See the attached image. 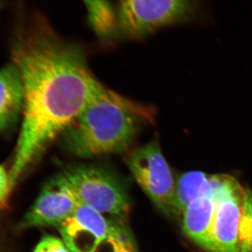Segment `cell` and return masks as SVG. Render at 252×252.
<instances>
[{"mask_svg": "<svg viewBox=\"0 0 252 252\" xmlns=\"http://www.w3.org/2000/svg\"><path fill=\"white\" fill-rule=\"evenodd\" d=\"M20 11L11 58L22 80L23 120L9 173L11 189L105 89L80 45L59 34L42 11Z\"/></svg>", "mask_w": 252, "mask_h": 252, "instance_id": "cell-1", "label": "cell"}, {"mask_svg": "<svg viewBox=\"0 0 252 252\" xmlns=\"http://www.w3.org/2000/svg\"><path fill=\"white\" fill-rule=\"evenodd\" d=\"M155 118L152 106L105 87L64 129L60 140L63 148L77 157L122 153Z\"/></svg>", "mask_w": 252, "mask_h": 252, "instance_id": "cell-2", "label": "cell"}, {"mask_svg": "<svg viewBox=\"0 0 252 252\" xmlns=\"http://www.w3.org/2000/svg\"><path fill=\"white\" fill-rule=\"evenodd\" d=\"M119 39L140 40L201 14L200 0H115Z\"/></svg>", "mask_w": 252, "mask_h": 252, "instance_id": "cell-3", "label": "cell"}, {"mask_svg": "<svg viewBox=\"0 0 252 252\" xmlns=\"http://www.w3.org/2000/svg\"><path fill=\"white\" fill-rule=\"evenodd\" d=\"M81 205L102 214L124 217L130 210L125 189L112 172L94 165H73L61 172Z\"/></svg>", "mask_w": 252, "mask_h": 252, "instance_id": "cell-4", "label": "cell"}, {"mask_svg": "<svg viewBox=\"0 0 252 252\" xmlns=\"http://www.w3.org/2000/svg\"><path fill=\"white\" fill-rule=\"evenodd\" d=\"M126 162L137 183L156 206L167 215L174 214L176 182L158 139L132 150Z\"/></svg>", "mask_w": 252, "mask_h": 252, "instance_id": "cell-5", "label": "cell"}, {"mask_svg": "<svg viewBox=\"0 0 252 252\" xmlns=\"http://www.w3.org/2000/svg\"><path fill=\"white\" fill-rule=\"evenodd\" d=\"M245 190L232 176L225 175L214 195L217 205L212 221L210 252H240V229Z\"/></svg>", "mask_w": 252, "mask_h": 252, "instance_id": "cell-6", "label": "cell"}, {"mask_svg": "<svg viewBox=\"0 0 252 252\" xmlns=\"http://www.w3.org/2000/svg\"><path fill=\"white\" fill-rule=\"evenodd\" d=\"M81 204L61 172L48 182L25 215L22 228L58 226Z\"/></svg>", "mask_w": 252, "mask_h": 252, "instance_id": "cell-7", "label": "cell"}, {"mask_svg": "<svg viewBox=\"0 0 252 252\" xmlns=\"http://www.w3.org/2000/svg\"><path fill=\"white\" fill-rule=\"evenodd\" d=\"M112 226L102 214L81 205L59 228L70 252H95L107 241Z\"/></svg>", "mask_w": 252, "mask_h": 252, "instance_id": "cell-8", "label": "cell"}, {"mask_svg": "<svg viewBox=\"0 0 252 252\" xmlns=\"http://www.w3.org/2000/svg\"><path fill=\"white\" fill-rule=\"evenodd\" d=\"M216 205L215 195L205 194L189 204L182 214V228L185 234L208 252L211 248L210 232Z\"/></svg>", "mask_w": 252, "mask_h": 252, "instance_id": "cell-9", "label": "cell"}, {"mask_svg": "<svg viewBox=\"0 0 252 252\" xmlns=\"http://www.w3.org/2000/svg\"><path fill=\"white\" fill-rule=\"evenodd\" d=\"M86 21L101 43L112 45L119 41V27L115 0H81Z\"/></svg>", "mask_w": 252, "mask_h": 252, "instance_id": "cell-10", "label": "cell"}, {"mask_svg": "<svg viewBox=\"0 0 252 252\" xmlns=\"http://www.w3.org/2000/svg\"><path fill=\"white\" fill-rule=\"evenodd\" d=\"M23 88L14 64L0 69V130L16 122L23 112Z\"/></svg>", "mask_w": 252, "mask_h": 252, "instance_id": "cell-11", "label": "cell"}, {"mask_svg": "<svg viewBox=\"0 0 252 252\" xmlns=\"http://www.w3.org/2000/svg\"><path fill=\"white\" fill-rule=\"evenodd\" d=\"M211 176L205 172L194 170L185 172L176 181L174 214L182 215L186 207L195 199L210 194Z\"/></svg>", "mask_w": 252, "mask_h": 252, "instance_id": "cell-12", "label": "cell"}, {"mask_svg": "<svg viewBox=\"0 0 252 252\" xmlns=\"http://www.w3.org/2000/svg\"><path fill=\"white\" fill-rule=\"evenodd\" d=\"M107 241L110 245L112 252H137L128 232L119 225H112Z\"/></svg>", "mask_w": 252, "mask_h": 252, "instance_id": "cell-13", "label": "cell"}, {"mask_svg": "<svg viewBox=\"0 0 252 252\" xmlns=\"http://www.w3.org/2000/svg\"><path fill=\"white\" fill-rule=\"evenodd\" d=\"M34 252H70L63 240L47 235L43 237L34 249Z\"/></svg>", "mask_w": 252, "mask_h": 252, "instance_id": "cell-14", "label": "cell"}, {"mask_svg": "<svg viewBox=\"0 0 252 252\" xmlns=\"http://www.w3.org/2000/svg\"><path fill=\"white\" fill-rule=\"evenodd\" d=\"M11 189L9 174L0 165V203L6 200Z\"/></svg>", "mask_w": 252, "mask_h": 252, "instance_id": "cell-15", "label": "cell"}]
</instances>
